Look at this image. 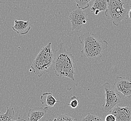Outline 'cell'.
I'll use <instances>...</instances> for the list:
<instances>
[{"label": "cell", "mask_w": 131, "mask_h": 121, "mask_svg": "<svg viewBox=\"0 0 131 121\" xmlns=\"http://www.w3.org/2000/svg\"><path fill=\"white\" fill-rule=\"evenodd\" d=\"M49 108L45 107H35L30 108L28 114L29 121H38L47 113Z\"/></svg>", "instance_id": "cell-9"}, {"label": "cell", "mask_w": 131, "mask_h": 121, "mask_svg": "<svg viewBox=\"0 0 131 121\" xmlns=\"http://www.w3.org/2000/svg\"><path fill=\"white\" fill-rule=\"evenodd\" d=\"M125 3L119 0H109L107 10L105 11L106 18L113 21L115 26H118L124 19L128 18V13L123 7Z\"/></svg>", "instance_id": "cell-4"}, {"label": "cell", "mask_w": 131, "mask_h": 121, "mask_svg": "<svg viewBox=\"0 0 131 121\" xmlns=\"http://www.w3.org/2000/svg\"><path fill=\"white\" fill-rule=\"evenodd\" d=\"M11 121H26V120H25L24 119L21 118L20 117H18V118L17 119L15 120H12Z\"/></svg>", "instance_id": "cell-19"}, {"label": "cell", "mask_w": 131, "mask_h": 121, "mask_svg": "<svg viewBox=\"0 0 131 121\" xmlns=\"http://www.w3.org/2000/svg\"><path fill=\"white\" fill-rule=\"evenodd\" d=\"M103 87L105 91V103L102 110L104 112H109L121 102V96L114 84L105 82Z\"/></svg>", "instance_id": "cell-5"}, {"label": "cell", "mask_w": 131, "mask_h": 121, "mask_svg": "<svg viewBox=\"0 0 131 121\" xmlns=\"http://www.w3.org/2000/svg\"><path fill=\"white\" fill-rule=\"evenodd\" d=\"M79 121H105L101 117L92 115L90 113L87 114L85 117L82 118Z\"/></svg>", "instance_id": "cell-16"}, {"label": "cell", "mask_w": 131, "mask_h": 121, "mask_svg": "<svg viewBox=\"0 0 131 121\" xmlns=\"http://www.w3.org/2000/svg\"><path fill=\"white\" fill-rule=\"evenodd\" d=\"M109 0H94L93 4L91 7V13L97 15L102 11H105L107 9Z\"/></svg>", "instance_id": "cell-11"}, {"label": "cell", "mask_w": 131, "mask_h": 121, "mask_svg": "<svg viewBox=\"0 0 131 121\" xmlns=\"http://www.w3.org/2000/svg\"><path fill=\"white\" fill-rule=\"evenodd\" d=\"M47 121H79L77 119L74 118L73 117L69 116L67 114H60L58 115L55 118L50 119Z\"/></svg>", "instance_id": "cell-14"}, {"label": "cell", "mask_w": 131, "mask_h": 121, "mask_svg": "<svg viewBox=\"0 0 131 121\" xmlns=\"http://www.w3.org/2000/svg\"><path fill=\"white\" fill-rule=\"evenodd\" d=\"M88 14L86 13L84 10L79 8L73 11L69 16L72 31L76 32L81 31L88 20Z\"/></svg>", "instance_id": "cell-6"}, {"label": "cell", "mask_w": 131, "mask_h": 121, "mask_svg": "<svg viewBox=\"0 0 131 121\" xmlns=\"http://www.w3.org/2000/svg\"><path fill=\"white\" fill-rule=\"evenodd\" d=\"M58 49L53 50V69L57 76L66 77L74 81L75 58L68 52L63 43H61Z\"/></svg>", "instance_id": "cell-1"}, {"label": "cell", "mask_w": 131, "mask_h": 121, "mask_svg": "<svg viewBox=\"0 0 131 121\" xmlns=\"http://www.w3.org/2000/svg\"><path fill=\"white\" fill-rule=\"evenodd\" d=\"M119 1H121V0H119Z\"/></svg>", "instance_id": "cell-21"}, {"label": "cell", "mask_w": 131, "mask_h": 121, "mask_svg": "<svg viewBox=\"0 0 131 121\" xmlns=\"http://www.w3.org/2000/svg\"><path fill=\"white\" fill-rule=\"evenodd\" d=\"M15 116V111L13 107H8L5 113L0 111V121H11Z\"/></svg>", "instance_id": "cell-13"}, {"label": "cell", "mask_w": 131, "mask_h": 121, "mask_svg": "<svg viewBox=\"0 0 131 121\" xmlns=\"http://www.w3.org/2000/svg\"><path fill=\"white\" fill-rule=\"evenodd\" d=\"M79 103V98L76 96H73L71 98V102L70 103H66L67 105L71 106V108H76L78 107Z\"/></svg>", "instance_id": "cell-17"}, {"label": "cell", "mask_w": 131, "mask_h": 121, "mask_svg": "<svg viewBox=\"0 0 131 121\" xmlns=\"http://www.w3.org/2000/svg\"><path fill=\"white\" fill-rule=\"evenodd\" d=\"M110 113L115 116L116 121H131V108L130 106H116Z\"/></svg>", "instance_id": "cell-8"}, {"label": "cell", "mask_w": 131, "mask_h": 121, "mask_svg": "<svg viewBox=\"0 0 131 121\" xmlns=\"http://www.w3.org/2000/svg\"><path fill=\"white\" fill-rule=\"evenodd\" d=\"M50 42L42 48L37 54L31 66V69L34 74L41 77L50 71L53 63L54 52Z\"/></svg>", "instance_id": "cell-3"}, {"label": "cell", "mask_w": 131, "mask_h": 121, "mask_svg": "<svg viewBox=\"0 0 131 121\" xmlns=\"http://www.w3.org/2000/svg\"><path fill=\"white\" fill-rule=\"evenodd\" d=\"M40 101L42 104H45L46 107L49 108L54 107L57 103L66 104V103H62L56 100L51 92H46L43 93L40 97Z\"/></svg>", "instance_id": "cell-12"}, {"label": "cell", "mask_w": 131, "mask_h": 121, "mask_svg": "<svg viewBox=\"0 0 131 121\" xmlns=\"http://www.w3.org/2000/svg\"><path fill=\"white\" fill-rule=\"evenodd\" d=\"M105 121H116L115 116L113 114H109L105 116Z\"/></svg>", "instance_id": "cell-18"}, {"label": "cell", "mask_w": 131, "mask_h": 121, "mask_svg": "<svg viewBox=\"0 0 131 121\" xmlns=\"http://www.w3.org/2000/svg\"><path fill=\"white\" fill-rule=\"evenodd\" d=\"M113 84L124 96L131 98V81L129 79L126 77H117Z\"/></svg>", "instance_id": "cell-7"}, {"label": "cell", "mask_w": 131, "mask_h": 121, "mask_svg": "<svg viewBox=\"0 0 131 121\" xmlns=\"http://www.w3.org/2000/svg\"><path fill=\"white\" fill-rule=\"evenodd\" d=\"M15 24L12 27V29L18 34L20 35L26 34L31 29V24L29 21L15 20Z\"/></svg>", "instance_id": "cell-10"}, {"label": "cell", "mask_w": 131, "mask_h": 121, "mask_svg": "<svg viewBox=\"0 0 131 121\" xmlns=\"http://www.w3.org/2000/svg\"><path fill=\"white\" fill-rule=\"evenodd\" d=\"M79 40L83 45L81 57L89 59L101 58L103 51L108 47L105 40H100L95 37L94 34L87 32L79 36Z\"/></svg>", "instance_id": "cell-2"}, {"label": "cell", "mask_w": 131, "mask_h": 121, "mask_svg": "<svg viewBox=\"0 0 131 121\" xmlns=\"http://www.w3.org/2000/svg\"><path fill=\"white\" fill-rule=\"evenodd\" d=\"M130 7H131V9H130V11H129L128 13L129 18V19H131V4L130 5Z\"/></svg>", "instance_id": "cell-20"}, {"label": "cell", "mask_w": 131, "mask_h": 121, "mask_svg": "<svg viewBox=\"0 0 131 121\" xmlns=\"http://www.w3.org/2000/svg\"><path fill=\"white\" fill-rule=\"evenodd\" d=\"M78 8L81 9L82 10H85L89 7V3L93 0H73Z\"/></svg>", "instance_id": "cell-15"}]
</instances>
